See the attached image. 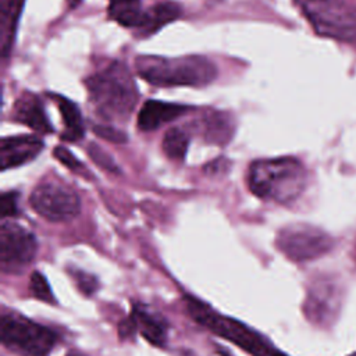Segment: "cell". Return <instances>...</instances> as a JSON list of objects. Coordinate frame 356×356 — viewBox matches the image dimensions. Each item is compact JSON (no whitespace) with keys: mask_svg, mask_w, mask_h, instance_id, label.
Segmentation results:
<instances>
[{"mask_svg":"<svg viewBox=\"0 0 356 356\" xmlns=\"http://www.w3.org/2000/svg\"><path fill=\"white\" fill-rule=\"evenodd\" d=\"M222 356H227V355H222Z\"/></svg>","mask_w":356,"mask_h":356,"instance_id":"obj_30","label":"cell"},{"mask_svg":"<svg viewBox=\"0 0 356 356\" xmlns=\"http://www.w3.org/2000/svg\"><path fill=\"white\" fill-rule=\"evenodd\" d=\"M204 134L213 143H225L232 134V122L222 113H210L204 118Z\"/></svg>","mask_w":356,"mask_h":356,"instance_id":"obj_18","label":"cell"},{"mask_svg":"<svg viewBox=\"0 0 356 356\" xmlns=\"http://www.w3.org/2000/svg\"><path fill=\"white\" fill-rule=\"evenodd\" d=\"M88 154L92 157V160L97 164V165H100L102 168H104V170H107V171H110V172H118L120 170H118V167H117V164L114 163V160L102 149V147H99L97 145H95V143H92V145H89L88 146Z\"/></svg>","mask_w":356,"mask_h":356,"instance_id":"obj_22","label":"cell"},{"mask_svg":"<svg viewBox=\"0 0 356 356\" xmlns=\"http://www.w3.org/2000/svg\"><path fill=\"white\" fill-rule=\"evenodd\" d=\"M72 275H74L79 289L83 293L90 295L97 288V282H96V280L92 275H89V274H86L83 271H75V273H72Z\"/></svg>","mask_w":356,"mask_h":356,"instance_id":"obj_25","label":"cell"},{"mask_svg":"<svg viewBox=\"0 0 356 356\" xmlns=\"http://www.w3.org/2000/svg\"><path fill=\"white\" fill-rule=\"evenodd\" d=\"M1 343L21 356H46L57 343V332L15 313H3L0 320Z\"/></svg>","mask_w":356,"mask_h":356,"instance_id":"obj_6","label":"cell"},{"mask_svg":"<svg viewBox=\"0 0 356 356\" xmlns=\"http://www.w3.org/2000/svg\"><path fill=\"white\" fill-rule=\"evenodd\" d=\"M167 323L156 312L150 310L146 305L134 303L131 314L118 325L121 338H128L140 332V335L154 346H164L167 341Z\"/></svg>","mask_w":356,"mask_h":356,"instance_id":"obj_10","label":"cell"},{"mask_svg":"<svg viewBox=\"0 0 356 356\" xmlns=\"http://www.w3.org/2000/svg\"><path fill=\"white\" fill-rule=\"evenodd\" d=\"M181 6L174 1H163L143 11L140 24L136 26L142 36H149L181 15Z\"/></svg>","mask_w":356,"mask_h":356,"instance_id":"obj_14","label":"cell"},{"mask_svg":"<svg viewBox=\"0 0 356 356\" xmlns=\"http://www.w3.org/2000/svg\"><path fill=\"white\" fill-rule=\"evenodd\" d=\"M306 184L303 165L292 157L253 161L248 171V186L256 196L288 203L296 199Z\"/></svg>","mask_w":356,"mask_h":356,"instance_id":"obj_3","label":"cell"},{"mask_svg":"<svg viewBox=\"0 0 356 356\" xmlns=\"http://www.w3.org/2000/svg\"><path fill=\"white\" fill-rule=\"evenodd\" d=\"M277 356H286V355H284V353H282V352H280V353H278V355H277Z\"/></svg>","mask_w":356,"mask_h":356,"instance_id":"obj_28","label":"cell"},{"mask_svg":"<svg viewBox=\"0 0 356 356\" xmlns=\"http://www.w3.org/2000/svg\"><path fill=\"white\" fill-rule=\"evenodd\" d=\"M51 97L54 99V103L60 110L61 120L64 124V132L61 135V139L70 140V142L82 139L85 134V128H83V120H82L81 111L76 107V104L60 95H51Z\"/></svg>","mask_w":356,"mask_h":356,"instance_id":"obj_16","label":"cell"},{"mask_svg":"<svg viewBox=\"0 0 356 356\" xmlns=\"http://www.w3.org/2000/svg\"><path fill=\"white\" fill-rule=\"evenodd\" d=\"M43 149V142L33 135H17L1 139L0 163L1 171L22 165L35 159Z\"/></svg>","mask_w":356,"mask_h":356,"instance_id":"obj_11","label":"cell"},{"mask_svg":"<svg viewBox=\"0 0 356 356\" xmlns=\"http://www.w3.org/2000/svg\"><path fill=\"white\" fill-rule=\"evenodd\" d=\"M277 246L288 259L307 261L327 253L332 246V239L316 227L296 224L278 234Z\"/></svg>","mask_w":356,"mask_h":356,"instance_id":"obj_8","label":"cell"},{"mask_svg":"<svg viewBox=\"0 0 356 356\" xmlns=\"http://www.w3.org/2000/svg\"><path fill=\"white\" fill-rule=\"evenodd\" d=\"M1 217H15L18 214V193L15 191L4 192L1 195Z\"/></svg>","mask_w":356,"mask_h":356,"instance_id":"obj_24","label":"cell"},{"mask_svg":"<svg viewBox=\"0 0 356 356\" xmlns=\"http://www.w3.org/2000/svg\"><path fill=\"white\" fill-rule=\"evenodd\" d=\"M0 43H1V54L7 57L15 38L18 19L21 15V10L24 6V0H0Z\"/></svg>","mask_w":356,"mask_h":356,"instance_id":"obj_15","label":"cell"},{"mask_svg":"<svg viewBox=\"0 0 356 356\" xmlns=\"http://www.w3.org/2000/svg\"><path fill=\"white\" fill-rule=\"evenodd\" d=\"M185 307L192 318L200 325L209 328L211 332L222 337L224 339L235 343L242 348L252 356H277L280 350H277L270 341H267L257 331L245 325L243 323L222 316L214 309H211L207 303L186 295L184 298Z\"/></svg>","mask_w":356,"mask_h":356,"instance_id":"obj_4","label":"cell"},{"mask_svg":"<svg viewBox=\"0 0 356 356\" xmlns=\"http://www.w3.org/2000/svg\"><path fill=\"white\" fill-rule=\"evenodd\" d=\"M89 100L106 121H125L134 111L139 93L125 64L114 61L86 79Z\"/></svg>","mask_w":356,"mask_h":356,"instance_id":"obj_1","label":"cell"},{"mask_svg":"<svg viewBox=\"0 0 356 356\" xmlns=\"http://www.w3.org/2000/svg\"><path fill=\"white\" fill-rule=\"evenodd\" d=\"M13 120L39 134L53 132V127L44 113L40 99L31 92H25L17 99L13 110Z\"/></svg>","mask_w":356,"mask_h":356,"instance_id":"obj_12","label":"cell"},{"mask_svg":"<svg viewBox=\"0 0 356 356\" xmlns=\"http://www.w3.org/2000/svg\"><path fill=\"white\" fill-rule=\"evenodd\" d=\"M189 110L185 104L165 103L160 100H147L138 114V128L149 132L160 128L165 122H170Z\"/></svg>","mask_w":356,"mask_h":356,"instance_id":"obj_13","label":"cell"},{"mask_svg":"<svg viewBox=\"0 0 356 356\" xmlns=\"http://www.w3.org/2000/svg\"><path fill=\"white\" fill-rule=\"evenodd\" d=\"M81 1H82V0H67V4H68L70 8H74V7H76Z\"/></svg>","mask_w":356,"mask_h":356,"instance_id":"obj_26","label":"cell"},{"mask_svg":"<svg viewBox=\"0 0 356 356\" xmlns=\"http://www.w3.org/2000/svg\"><path fill=\"white\" fill-rule=\"evenodd\" d=\"M135 70L142 79L160 88H200L211 83L217 76L216 65L204 56H139Z\"/></svg>","mask_w":356,"mask_h":356,"instance_id":"obj_2","label":"cell"},{"mask_svg":"<svg viewBox=\"0 0 356 356\" xmlns=\"http://www.w3.org/2000/svg\"><path fill=\"white\" fill-rule=\"evenodd\" d=\"M29 203L40 217L53 222L72 220L81 210L78 193L58 181L40 182L32 191Z\"/></svg>","mask_w":356,"mask_h":356,"instance_id":"obj_7","label":"cell"},{"mask_svg":"<svg viewBox=\"0 0 356 356\" xmlns=\"http://www.w3.org/2000/svg\"><path fill=\"white\" fill-rule=\"evenodd\" d=\"M93 132L100 136L102 139H106L108 142H114V143H122L127 142V135L125 132L120 131L115 127L111 125H95L93 127Z\"/></svg>","mask_w":356,"mask_h":356,"instance_id":"obj_23","label":"cell"},{"mask_svg":"<svg viewBox=\"0 0 356 356\" xmlns=\"http://www.w3.org/2000/svg\"><path fill=\"white\" fill-rule=\"evenodd\" d=\"M349 356H356V353H353V355H349Z\"/></svg>","mask_w":356,"mask_h":356,"instance_id":"obj_29","label":"cell"},{"mask_svg":"<svg viewBox=\"0 0 356 356\" xmlns=\"http://www.w3.org/2000/svg\"><path fill=\"white\" fill-rule=\"evenodd\" d=\"M53 156H54L63 165H65L67 168H70L71 171H74V172H76V174H78V172H79V174L86 172L83 164H82L67 147H64V146H57V147H54Z\"/></svg>","mask_w":356,"mask_h":356,"instance_id":"obj_21","label":"cell"},{"mask_svg":"<svg viewBox=\"0 0 356 356\" xmlns=\"http://www.w3.org/2000/svg\"><path fill=\"white\" fill-rule=\"evenodd\" d=\"M35 235L19 224L4 221L0 227V266L3 273H18L35 257Z\"/></svg>","mask_w":356,"mask_h":356,"instance_id":"obj_9","label":"cell"},{"mask_svg":"<svg viewBox=\"0 0 356 356\" xmlns=\"http://www.w3.org/2000/svg\"><path fill=\"white\" fill-rule=\"evenodd\" d=\"M163 150L172 160H182L188 152L189 136L181 128H170L163 138Z\"/></svg>","mask_w":356,"mask_h":356,"instance_id":"obj_19","label":"cell"},{"mask_svg":"<svg viewBox=\"0 0 356 356\" xmlns=\"http://www.w3.org/2000/svg\"><path fill=\"white\" fill-rule=\"evenodd\" d=\"M108 15L122 26H138L143 17L142 0H110Z\"/></svg>","mask_w":356,"mask_h":356,"instance_id":"obj_17","label":"cell"},{"mask_svg":"<svg viewBox=\"0 0 356 356\" xmlns=\"http://www.w3.org/2000/svg\"><path fill=\"white\" fill-rule=\"evenodd\" d=\"M67 356H86V355H83V353H81V352H76V350H72V352L67 353Z\"/></svg>","mask_w":356,"mask_h":356,"instance_id":"obj_27","label":"cell"},{"mask_svg":"<svg viewBox=\"0 0 356 356\" xmlns=\"http://www.w3.org/2000/svg\"><path fill=\"white\" fill-rule=\"evenodd\" d=\"M29 291H31L32 296H35L36 299H40V300L49 302V303H54L53 292H51V289L49 286V282H47V280L39 271H33L31 274Z\"/></svg>","mask_w":356,"mask_h":356,"instance_id":"obj_20","label":"cell"},{"mask_svg":"<svg viewBox=\"0 0 356 356\" xmlns=\"http://www.w3.org/2000/svg\"><path fill=\"white\" fill-rule=\"evenodd\" d=\"M314 31L325 38L356 43V7L345 0H295Z\"/></svg>","mask_w":356,"mask_h":356,"instance_id":"obj_5","label":"cell"}]
</instances>
